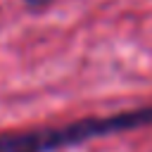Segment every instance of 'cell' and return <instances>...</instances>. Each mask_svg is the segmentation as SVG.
Returning a JSON list of instances; mask_svg holds the SVG:
<instances>
[{
    "instance_id": "1",
    "label": "cell",
    "mask_w": 152,
    "mask_h": 152,
    "mask_svg": "<svg viewBox=\"0 0 152 152\" xmlns=\"http://www.w3.org/2000/svg\"><path fill=\"white\" fill-rule=\"evenodd\" d=\"M150 124H152V107L126 109L112 116H88V119H78L64 126L0 135V152H52L59 147H71L93 138H104V135L142 128Z\"/></svg>"
},
{
    "instance_id": "2",
    "label": "cell",
    "mask_w": 152,
    "mask_h": 152,
    "mask_svg": "<svg viewBox=\"0 0 152 152\" xmlns=\"http://www.w3.org/2000/svg\"><path fill=\"white\" fill-rule=\"evenodd\" d=\"M45 2H50V0H26V5H31V7H38V5H45Z\"/></svg>"
}]
</instances>
